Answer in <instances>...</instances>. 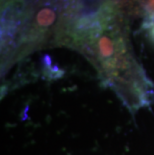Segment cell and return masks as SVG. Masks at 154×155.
Listing matches in <instances>:
<instances>
[{"instance_id": "obj_2", "label": "cell", "mask_w": 154, "mask_h": 155, "mask_svg": "<svg viewBox=\"0 0 154 155\" xmlns=\"http://www.w3.org/2000/svg\"><path fill=\"white\" fill-rule=\"evenodd\" d=\"M153 36H154V29H153Z\"/></svg>"}, {"instance_id": "obj_1", "label": "cell", "mask_w": 154, "mask_h": 155, "mask_svg": "<svg viewBox=\"0 0 154 155\" xmlns=\"http://www.w3.org/2000/svg\"><path fill=\"white\" fill-rule=\"evenodd\" d=\"M54 20V14L49 9H45L37 16V21L41 26H49Z\"/></svg>"}]
</instances>
